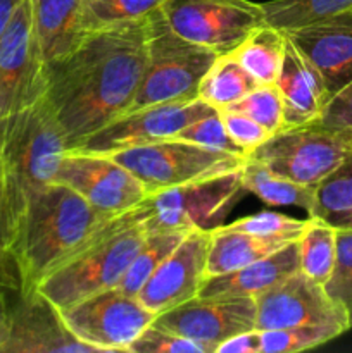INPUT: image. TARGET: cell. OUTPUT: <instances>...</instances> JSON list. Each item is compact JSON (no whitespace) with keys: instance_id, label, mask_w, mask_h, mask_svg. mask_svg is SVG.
I'll return each instance as SVG.
<instances>
[{"instance_id":"41","label":"cell","mask_w":352,"mask_h":353,"mask_svg":"<svg viewBox=\"0 0 352 353\" xmlns=\"http://www.w3.org/2000/svg\"><path fill=\"white\" fill-rule=\"evenodd\" d=\"M0 290L21 292V276L12 254L0 248Z\"/></svg>"},{"instance_id":"8","label":"cell","mask_w":352,"mask_h":353,"mask_svg":"<svg viewBox=\"0 0 352 353\" xmlns=\"http://www.w3.org/2000/svg\"><path fill=\"white\" fill-rule=\"evenodd\" d=\"M240 171L147 195L138 205L147 233L188 231L195 226L214 230L233 200L245 192Z\"/></svg>"},{"instance_id":"38","label":"cell","mask_w":352,"mask_h":353,"mask_svg":"<svg viewBox=\"0 0 352 353\" xmlns=\"http://www.w3.org/2000/svg\"><path fill=\"white\" fill-rule=\"evenodd\" d=\"M316 121L331 130L352 133V81L328 100Z\"/></svg>"},{"instance_id":"34","label":"cell","mask_w":352,"mask_h":353,"mask_svg":"<svg viewBox=\"0 0 352 353\" xmlns=\"http://www.w3.org/2000/svg\"><path fill=\"white\" fill-rule=\"evenodd\" d=\"M169 140L188 141V143L199 145V147L209 148V150L247 157V155L237 147V143L231 140L230 134H228L219 110H214V112L197 119L195 123L188 124V126L183 128L179 133H176L175 137L169 138Z\"/></svg>"},{"instance_id":"15","label":"cell","mask_w":352,"mask_h":353,"mask_svg":"<svg viewBox=\"0 0 352 353\" xmlns=\"http://www.w3.org/2000/svg\"><path fill=\"white\" fill-rule=\"evenodd\" d=\"M154 324L195 341L206 353H214L228 338L255 330V299L197 295L159 314Z\"/></svg>"},{"instance_id":"37","label":"cell","mask_w":352,"mask_h":353,"mask_svg":"<svg viewBox=\"0 0 352 353\" xmlns=\"http://www.w3.org/2000/svg\"><path fill=\"white\" fill-rule=\"evenodd\" d=\"M219 112L228 134L245 155L251 154L252 150H255L259 145H262L271 137L261 124L255 123L252 117L245 116L244 112L231 109L219 110Z\"/></svg>"},{"instance_id":"14","label":"cell","mask_w":352,"mask_h":353,"mask_svg":"<svg viewBox=\"0 0 352 353\" xmlns=\"http://www.w3.org/2000/svg\"><path fill=\"white\" fill-rule=\"evenodd\" d=\"M54 183L64 185L104 216H119L147 199L145 186L124 165L107 154L69 150Z\"/></svg>"},{"instance_id":"32","label":"cell","mask_w":352,"mask_h":353,"mask_svg":"<svg viewBox=\"0 0 352 353\" xmlns=\"http://www.w3.org/2000/svg\"><path fill=\"white\" fill-rule=\"evenodd\" d=\"M166 0H83L92 30L144 19Z\"/></svg>"},{"instance_id":"17","label":"cell","mask_w":352,"mask_h":353,"mask_svg":"<svg viewBox=\"0 0 352 353\" xmlns=\"http://www.w3.org/2000/svg\"><path fill=\"white\" fill-rule=\"evenodd\" d=\"M211 230L190 228L178 247L147 279L137 299L155 316L199 295L207 278Z\"/></svg>"},{"instance_id":"29","label":"cell","mask_w":352,"mask_h":353,"mask_svg":"<svg viewBox=\"0 0 352 353\" xmlns=\"http://www.w3.org/2000/svg\"><path fill=\"white\" fill-rule=\"evenodd\" d=\"M186 231H154L145 236L144 243L138 248L137 255L131 261L130 268L121 278L117 288L131 296H137L144 288L147 279L155 272V269L169 257L173 250L179 245Z\"/></svg>"},{"instance_id":"27","label":"cell","mask_w":352,"mask_h":353,"mask_svg":"<svg viewBox=\"0 0 352 353\" xmlns=\"http://www.w3.org/2000/svg\"><path fill=\"white\" fill-rule=\"evenodd\" d=\"M299 271L320 285L331 276L337 255V230L324 221L307 217V226L297 240Z\"/></svg>"},{"instance_id":"35","label":"cell","mask_w":352,"mask_h":353,"mask_svg":"<svg viewBox=\"0 0 352 353\" xmlns=\"http://www.w3.org/2000/svg\"><path fill=\"white\" fill-rule=\"evenodd\" d=\"M233 230L245 231V233L255 234L262 238H278L285 241L299 240L302 231L306 230L307 219H293V217L283 216V214L273 212V210H262V212L252 214V216L242 217L235 223L228 224Z\"/></svg>"},{"instance_id":"33","label":"cell","mask_w":352,"mask_h":353,"mask_svg":"<svg viewBox=\"0 0 352 353\" xmlns=\"http://www.w3.org/2000/svg\"><path fill=\"white\" fill-rule=\"evenodd\" d=\"M323 286L328 295L347 312L352 327V230H337L335 265Z\"/></svg>"},{"instance_id":"39","label":"cell","mask_w":352,"mask_h":353,"mask_svg":"<svg viewBox=\"0 0 352 353\" xmlns=\"http://www.w3.org/2000/svg\"><path fill=\"white\" fill-rule=\"evenodd\" d=\"M14 233H16V217L10 205L9 185H7L6 171L0 159V248L10 252Z\"/></svg>"},{"instance_id":"7","label":"cell","mask_w":352,"mask_h":353,"mask_svg":"<svg viewBox=\"0 0 352 353\" xmlns=\"http://www.w3.org/2000/svg\"><path fill=\"white\" fill-rule=\"evenodd\" d=\"M128 169L148 195L214 176L230 174L245 157L209 150L182 140H161L107 154Z\"/></svg>"},{"instance_id":"6","label":"cell","mask_w":352,"mask_h":353,"mask_svg":"<svg viewBox=\"0 0 352 353\" xmlns=\"http://www.w3.org/2000/svg\"><path fill=\"white\" fill-rule=\"evenodd\" d=\"M247 157L282 178L316 186L352 159V133L331 130L317 121L286 126L271 134Z\"/></svg>"},{"instance_id":"1","label":"cell","mask_w":352,"mask_h":353,"mask_svg":"<svg viewBox=\"0 0 352 353\" xmlns=\"http://www.w3.org/2000/svg\"><path fill=\"white\" fill-rule=\"evenodd\" d=\"M147 62V17L97 28L45 64V99L72 150L133 105Z\"/></svg>"},{"instance_id":"3","label":"cell","mask_w":352,"mask_h":353,"mask_svg":"<svg viewBox=\"0 0 352 353\" xmlns=\"http://www.w3.org/2000/svg\"><path fill=\"white\" fill-rule=\"evenodd\" d=\"M147 234L138 205L110 217L75 254L52 269L37 290L59 310H64L93 293L114 288Z\"/></svg>"},{"instance_id":"10","label":"cell","mask_w":352,"mask_h":353,"mask_svg":"<svg viewBox=\"0 0 352 353\" xmlns=\"http://www.w3.org/2000/svg\"><path fill=\"white\" fill-rule=\"evenodd\" d=\"M68 330L100 353L128 352L141 331L154 323V312L117 286L93 293L61 310Z\"/></svg>"},{"instance_id":"9","label":"cell","mask_w":352,"mask_h":353,"mask_svg":"<svg viewBox=\"0 0 352 353\" xmlns=\"http://www.w3.org/2000/svg\"><path fill=\"white\" fill-rule=\"evenodd\" d=\"M161 10L179 37L217 55L230 54L266 24L262 6L251 0H166Z\"/></svg>"},{"instance_id":"5","label":"cell","mask_w":352,"mask_h":353,"mask_svg":"<svg viewBox=\"0 0 352 353\" xmlns=\"http://www.w3.org/2000/svg\"><path fill=\"white\" fill-rule=\"evenodd\" d=\"M216 52L179 37L161 7L147 16V62L131 109L199 99V86Z\"/></svg>"},{"instance_id":"19","label":"cell","mask_w":352,"mask_h":353,"mask_svg":"<svg viewBox=\"0 0 352 353\" xmlns=\"http://www.w3.org/2000/svg\"><path fill=\"white\" fill-rule=\"evenodd\" d=\"M276 86L283 100L285 128L311 123L320 117L330 100L323 78L285 33V52Z\"/></svg>"},{"instance_id":"12","label":"cell","mask_w":352,"mask_h":353,"mask_svg":"<svg viewBox=\"0 0 352 353\" xmlns=\"http://www.w3.org/2000/svg\"><path fill=\"white\" fill-rule=\"evenodd\" d=\"M45 95V62L33 30L31 0H21L0 38V121Z\"/></svg>"},{"instance_id":"25","label":"cell","mask_w":352,"mask_h":353,"mask_svg":"<svg viewBox=\"0 0 352 353\" xmlns=\"http://www.w3.org/2000/svg\"><path fill=\"white\" fill-rule=\"evenodd\" d=\"M257 85L259 83L238 64L233 55L223 54L217 55L200 81L199 99L216 110H223L244 99Z\"/></svg>"},{"instance_id":"22","label":"cell","mask_w":352,"mask_h":353,"mask_svg":"<svg viewBox=\"0 0 352 353\" xmlns=\"http://www.w3.org/2000/svg\"><path fill=\"white\" fill-rule=\"evenodd\" d=\"M289 243L292 241L255 236L230 226H216L211 230L207 278L237 271Z\"/></svg>"},{"instance_id":"36","label":"cell","mask_w":352,"mask_h":353,"mask_svg":"<svg viewBox=\"0 0 352 353\" xmlns=\"http://www.w3.org/2000/svg\"><path fill=\"white\" fill-rule=\"evenodd\" d=\"M130 353H206L199 343L152 323L130 345Z\"/></svg>"},{"instance_id":"42","label":"cell","mask_w":352,"mask_h":353,"mask_svg":"<svg viewBox=\"0 0 352 353\" xmlns=\"http://www.w3.org/2000/svg\"><path fill=\"white\" fill-rule=\"evenodd\" d=\"M19 3L21 0H0V38L6 33L7 26H9Z\"/></svg>"},{"instance_id":"43","label":"cell","mask_w":352,"mask_h":353,"mask_svg":"<svg viewBox=\"0 0 352 353\" xmlns=\"http://www.w3.org/2000/svg\"><path fill=\"white\" fill-rule=\"evenodd\" d=\"M7 316H9V302H7L6 295L0 292V336H2L3 327H6Z\"/></svg>"},{"instance_id":"28","label":"cell","mask_w":352,"mask_h":353,"mask_svg":"<svg viewBox=\"0 0 352 353\" xmlns=\"http://www.w3.org/2000/svg\"><path fill=\"white\" fill-rule=\"evenodd\" d=\"M261 6L266 24L286 31L352 10V0H269Z\"/></svg>"},{"instance_id":"20","label":"cell","mask_w":352,"mask_h":353,"mask_svg":"<svg viewBox=\"0 0 352 353\" xmlns=\"http://www.w3.org/2000/svg\"><path fill=\"white\" fill-rule=\"evenodd\" d=\"M31 14L45 64L75 52L93 31L83 0H31Z\"/></svg>"},{"instance_id":"30","label":"cell","mask_w":352,"mask_h":353,"mask_svg":"<svg viewBox=\"0 0 352 353\" xmlns=\"http://www.w3.org/2000/svg\"><path fill=\"white\" fill-rule=\"evenodd\" d=\"M331 326H293L261 331V353H297L316 348L340 336Z\"/></svg>"},{"instance_id":"21","label":"cell","mask_w":352,"mask_h":353,"mask_svg":"<svg viewBox=\"0 0 352 353\" xmlns=\"http://www.w3.org/2000/svg\"><path fill=\"white\" fill-rule=\"evenodd\" d=\"M297 271H299V245L297 241H292L237 271L209 276L204 279L199 296H252L255 299L262 292Z\"/></svg>"},{"instance_id":"26","label":"cell","mask_w":352,"mask_h":353,"mask_svg":"<svg viewBox=\"0 0 352 353\" xmlns=\"http://www.w3.org/2000/svg\"><path fill=\"white\" fill-rule=\"evenodd\" d=\"M309 217L335 230H352V159L316 185Z\"/></svg>"},{"instance_id":"2","label":"cell","mask_w":352,"mask_h":353,"mask_svg":"<svg viewBox=\"0 0 352 353\" xmlns=\"http://www.w3.org/2000/svg\"><path fill=\"white\" fill-rule=\"evenodd\" d=\"M109 219L59 183L31 196L10 245L19 269L21 292L37 288L52 269L75 254Z\"/></svg>"},{"instance_id":"44","label":"cell","mask_w":352,"mask_h":353,"mask_svg":"<svg viewBox=\"0 0 352 353\" xmlns=\"http://www.w3.org/2000/svg\"><path fill=\"white\" fill-rule=\"evenodd\" d=\"M331 19H340V21H347V23H352V10H347L344 14H338V16L331 17Z\"/></svg>"},{"instance_id":"24","label":"cell","mask_w":352,"mask_h":353,"mask_svg":"<svg viewBox=\"0 0 352 353\" xmlns=\"http://www.w3.org/2000/svg\"><path fill=\"white\" fill-rule=\"evenodd\" d=\"M285 52V31L262 24L230 54L259 83L271 85L280 74Z\"/></svg>"},{"instance_id":"16","label":"cell","mask_w":352,"mask_h":353,"mask_svg":"<svg viewBox=\"0 0 352 353\" xmlns=\"http://www.w3.org/2000/svg\"><path fill=\"white\" fill-rule=\"evenodd\" d=\"M0 353H100L83 343L66 326L62 314L37 288L19 292L9 305L0 336Z\"/></svg>"},{"instance_id":"11","label":"cell","mask_w":352,"mask_h":353,"mask_svg":"<svg viewBox=\"0 0 352 353\" xmlns=\"http://www.w3.org/2000/svg\"><path fill=\"white\" fill-rule=\"evenodd\" d=\"M214 110L216 109L202 99L137 107L126 110L99 131L86 137L72 150L86 154H113L123 148L169 140L183 128Z\"/></svg>"},{"instance_id":"4","label":"cell","mask_w":352,"mask_h":353,"mask_svg":"<svg viewBox=\"0 0 352 353\" xmlns=\"http://www.w3.org/2000/svg\"><path fill=\"white\" fill-rule=\"evenodd\" d=\"M68 152L64 131L45 97L0 121V159L16 228L28 200L54 183Z\"/></svg>"},{"instance_id":"31","label":"cell","mask_w":352,"mask_h":353,"mask_svg":"<svg viewBox=\"0 0 352 353\" xmlns=\"http://www.w3.org/2000/svg\"><path fill=\"white\" fill-rule=\"evenodd\" d=\"M228 109L238 110V112H244L245 116L252 117L269 134L278 133L280 130L285 128L283 100L275 83H271V85H257L244 99L235 102Z\"/></svg>"},{"instance_id":"40","label":"cell","mask_w":352,"mask_h":353,"mask_svg":"<svg viewBox=\"0 0 352 353\" xmlns=\"http://www.w3.org/2000/svg\"><path fill=\"white\" fill-rule=\"evenodd\" d=\"M214 353H261V331L251 330L235 334L217 345Z\"/></svg>"},{"instance_id":"23","label":"cell","mask_w":352,"mask_h":353,"mask_svg":"<svg viewBox=\"0 0 352 353\" xmlns=\"http://www.w3.org/2000/svg\"><path fill=\"white\" fill-rule=\"evenodd\" d=\"M242 186L245 192L254 193L257 199L273 207H299L306 210L307 216L313 210L314 190L316 186H306L282 178L269 171L264 164L245 157L240 171Z\"/></svg>"},{"instance_id":"18","label":"cell","mask_w":352,"mask_h":353,"mask_svg":"<svg viewBox=\"0 0 352 353\" xmlns=\"http://www.w3.org/2000/svg\"><path fill=\"white\" fill-rule=\"evenodd\" d=\"M285 33L320 72L330 99L352 81V23L326 19Z\"/></svg>"},{"instance_id":"13","label":"cell","mask_w":352,"mask_h":353,"mask_svg":"<svg viewBox=\"0 0 352 353\" xmlns=\"http://www.w3.org/2000/svg\"><path fill=\"white\" fill-rule=\"evenodd\" d=\"M293 326H331L351 330L347 312L326 293L323 285L297 271L255 296V330Z\"/></svg>"}]
</instances>
